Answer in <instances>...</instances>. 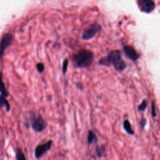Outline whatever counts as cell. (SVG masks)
<instances>
[{
	"label": "cell",
	"instance_id": "obj_13",
	"mask_svg": "<svg viewBox=\"0 0 160 160\" xmlns=\"http://www.w3.org/2000/svg\"><path fill=\"white\" fill-rule=\"evenodd\" d=\"M16 158L18 160H25L26 158L23 154V153L20 149H18L16 153Z\"/></svg>",
	"mask_w": 160,
	"mask_h": 160
},
{
	"label": "cell",
	"instance_id": "obj_19",
	"mask_svg": "<svg viewBox=\"0 0 160 160\" xmlns=\"http://www.w3.org/2000/svg\"><path fill=\"white\" fill-rule=\"evenodd\" d=\"M146 123V119L143 118L142 120H141V127H142V128L144 127V126H145Z\"/></svg>",
	"mask_w": 160,
	"mask_h": 160
},
{
	"label": "cell",
	"instance_id": "obj_5",
	"mask_svg": "<svg viewBox=\"0 0 160 160\" xmlns=\"http://www.w3.org/2000/svg\"><path fill=\"white\" fill-rule=\"evenodd\" d=\"M13 39V37L10 33H6L2 37L0 41V59L3 56L6 49L11 45Z\"/></svg>",
	"mask_w": 160,
	"mask_h": 160
},
{
	"label": "cell",
	"instance_id": "obj_4",
	"mask_svg": "<svg viewBox=\"0 0 160 160\" xmlns=\"http://www.w3.org/2000/svg\"><path fill=\"white\" fill-rule=\"evenodd\" d=\"M101 26L97 24H93L90 25L83 33V39L84 40H89L94 37L98 32L101 31Z\"/></svg>",
	"mask_w": 160,
	"mask_h": 160
},
{
	"label": "cell",
	"instance_id": "obj_2",
	"mask_svg": "<svg viewBox=\"0 0 160 160\" xmlns=\"http://www.w3.org/2000/svg\"><path fill=\"white\" fill-rule=\"evenodd\" d=\"M73 59L77 67L84 68L92 64L94 61V55L90 50H81L73 55Z\"/></svg>",
	"mask_w": 160,
	"mask_h": 160
},
{
	"label": "cell",
	"instance_id": "obj_12",
	"mask_svg": "<svg viewBox=\"0 0 160 160\" xmlns=\"http://www.w3.org/2000/svg\"><path fill=\"white\" fill-rule=\"evenodd\" d=\"M97 141V137L95 133L93 131H89L88 133V137H87V141L89 144L93 143V142H95Z\"/></svg>",
	"mask_w": 160,
	"mask_h": 160
},
{
	"label": "cell",
	"instance_id": "obj_7",
	"mask_svg": "<svg viewBox=\"0 0 160 160\" xmlns=\"http://www.w3.org/2000/svg\"><path fill=\"white\" fill-rule=\"evenodd\" d=\"M123 51L125 55L133 61H137L139 58V55L137 51L131 46H124L123 47Z\"/></svg>",
	"mask_w": 160,
	"mask_h": 160
},
{
	"label": "cell",
	"instance_id": "obj_6",
	"mask_svg": "<svg viewBox=\"0 0 160 160\" xmlns=\"http://www.w3.org/2000/svg\"><path fill=\"white\" fill-rule=\"evenodd\" d=\"M53 144L52 141H49L43 144H39L36 146L35 151V155L36 158H39L43 156L46 152H48L51 148Z\"/></svg>",
	"mask_w": 160,
	"mask_h": 160
},
{
	"label": "cell",
	"instance_id": "obj_16",
	"mask_svg": "<svg viewBox=\"0 0 160 160\" xmlns=\"http://www.w3.org/2000/svg\"><path fill=\"white\" fill-rule=\"evenodd\" d=\"M68 59H65L63 61V68H62V71L64 74L66 73L68 69Z\"/></svg>",
	"mask_w": 160,
	"mask_h": 160
},
{
	"label": "cell",
	"instance_id": "obj_1",
	"mask_svg": "<svg viewBox=\"0 0 160 160\" xmlns=\"http://www.w3.org/2000/svg\"><path fill=\"white\" fill-rule=\"evenodd\" d=\"M99 63L102 66H110L113 64L117 71H123L126 68V64L121 58V53L119 50H113L108 56L99 59Z\"/></svg>",
	"mask_w": 160,
	"mask_h": 160
},
{
	"label": "cell",
	"instance_id": "obj_15",
	"mask_svg": "<svg viewBox=\"0 0 160 160\" xmlns=\"http://www.w3.org/2000/svg\"><path fill=\"white\" fill-rule=\"evenodd\" d=\"M36 69L39 73H42L44 71V65L42 63H39L36 64Z\"/></svg>",
	"mask_w": 160,
	"mask_h": 160
},
{
	"label": "cell",
	"instance_id": "obj_8",
	"mask_svg": "<svg viewBox=\"0 0 160 160\" xmlns=\"http://www.w3.org/2000/svg\"><path fill=\"white\" fill-rule=\"evenodd\" d=\"M155 3L152 0H139V6L141 11L150 13L155 8Z\"/></svg>",
	"mask_w": 160,
	"mask_h": 160
},
{
	"label": "cell",
	"instance_id": "obj_14",
	"mask_svg": "<svg viewBox=\"0 0 160 160\" xmlns=\"http://www.w3.org/2000/svg\"><path fill=\"white\" fill-rule=\"evenodd\" d=\"M148 105V102L146 101V100H143L142 103L139 105L138 107V110L140 111H143L146 109V107H147Z\"/></svg>",
	"mask_w": 160,
	"mask_h": 160
},
{
	"label": "cell",
	"instance_id": "obj_10",
	"mask_svg": "<svg viewBox=\"0 0 160 160\" xmlns=\"http://www.w3.org/2000/svg\"><path fill=\"white\" fill-rule=\"evenodd\" d=\"M123 127H124V129L125 130V131L127 132L129 135H133L135 134V132H134V131H133V130L131 127V124L128 119H126L124 121Z\"/></svg>",
	"mask_w": 160,
	"mask_h": 160
},
{
	"label": "cell",
	"instance_id": "obj_18",
	"mask_svg": "<svg viewBox=\"0 0 160 160\" xmlns=\"http://www.w3.org/2000/svg\"><path fill=\"white\" fill-rule=\"evenodd\" d=\"M151 113H152V116L153 117H155L156 116V111H155V103L154 102L152 103Z\"/></svg>",
	"mask_w": 160,
	"mask_h": 160
},
{
	"label": "cell",
	"instance_id": "obj_11",
	"mask_svg": "<svg viewBox=\"0 0 160 160\" xmlns=\"http://www.w3.org/2000/svg\"><path fill=\"white\" fill-rule=\"evenodd\" d=\"M3 106H4L8 111L10 110V105L9 102L6 100V97L1 95L0 96V107H3Z\"/></svg>",
	"mask_w": 160,
	"mask_h": 160
},
{
	"label": "cell",
	"instance_id": "obj_9",
	"mask_svg": "<svg viewBox=\"0 0 160 160\" xmlns=\"http://www.w3.org/2000/svg\"><path fill=\"white\" fill-rule=\"evenodd\" d=\"M0 93H1V95L4 97H8L9 96V93L8 92L5 87V84L3 80V74L1 72H0Z\"/></svg>",
	"mask_w": 160,
	"mask_h": 160
},
{
	"label": "cell",
	"instance_id": "obj_3",
	"mask_svg": "<svg viewBox=\"0 0 160 160\" xmlns=\"http://www.w3.org/2000/svg\"><path fill=\"white\" fill-rule=\"evenodd\" d=\"M31 124L32 128L37 132L43 131L46 127V123L41 115L33 116L31 119Z\"/></svg>",
	"mask_w": 160,
	"mask_h": 160
},
{
	"label": "cell",
	"instance_id": "obj_17",
	"mask_svg": "<svg viewBox=\"0 0 160 160\" xmlns=\"http://www.w3.org/2000/svg\"><path fill=\"white\" fill-rule=\"evenodd\" d=\"M96 151L98 156L99 157H100V156H102L103 152L104 151V148L103 147V146H96Z\"/></svg>",
	"mask_w": 160,
	"mask_h": 160
}]
</instances>
